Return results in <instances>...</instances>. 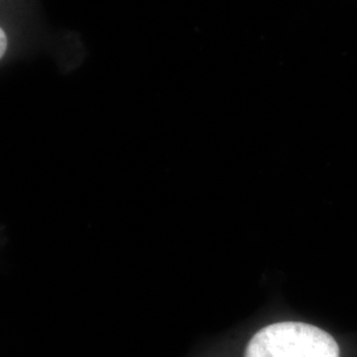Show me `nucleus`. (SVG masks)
<instances>
[{"label":"nucleus","mask_w":357,"mask_h":357,"mask_svg":"<svg viewBox=\"0 0 357 357\" xmlns=\"http://www.w3.org/2000/svg\"><path fill=\"white\" fill-rule=\"evenodd\" d=\"M245 357H340V349L331 335L319 327L280 321L255 333Z\"/></svg>","instance_id":"obj_1"}]
</instances>
